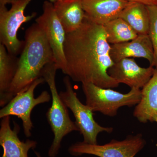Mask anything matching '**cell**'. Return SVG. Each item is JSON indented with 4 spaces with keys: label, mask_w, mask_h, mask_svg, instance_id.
Returning <instances> with one entry per match:
<instances>
[{
    "label": "cell",
    "mask_w": 157,
    "mask_h": 157,
    "mask_svg": "<svg viewBox=\"0 0 157 157\" xmlns=\"http://www.w3.org/2000/svg\"><path fill=\"white\" fill-rule=\"evenodd\" d=\"M86 17L91 21L104 25L119 17L128 4L127 0H79Z\"/></svg>",
    "instance_id": "cell-12"
},
{
    "label": "cell",
    "mask_w": 157,
    "mask_h": 157,
    "mask_svg": "<svg viewBox=\"0 0 157 157\" xmlns=\"http://www.w3.org/2000/svg\"><path fill=\"white\" fill-rule=\"evenodd\" d=\"M17 0H0V6H6L7 4H11Z\"/></svg>",
    "instance_id": "cell-21"
},
{
    "label": "cell",
    "mask_w": 157,
    "mask_h": 157,
    "mask_svg": "<svg viewBox=\"0 0 157 157\" xmlns=\"http://www.w3.org/2000/svg\"><path fill=\"white\" fill-rule=\"evenodd\" d=\"M42 9V14L36 19V23L45 33L58 70L64 73L67 67L64 52L67 33L57 16L53 3L45 1Z\"/></svg>",
    "instance_id": "cell-9"
},
{
    "label": "cell",
    "mask_w": 157,
    "mask_h": 157,
    "mask_svg": "<svg viewBox=\"0 0 157 157\" xmlns=\"http://www.w3.org/2000/svg\"><path fill=\"white\" fill-rule=\"evenodd\" d=\"M145 144L142 134H137L128 135L123 140L113 139L103 145L76 142L69 147L68 151L74 156L90 155L98 157H134Z\"/></svg>",
    "instance_id": "cell-8"
},
{
    "label": "cell",
    "mask_w": 157,
    "mask_h": 157,
    "mask_svg": "<svg viewBox=\"0 0 157 157\" xmlns=\"http://www.w3.org/2000/svg\"><path fill=\"white\" fill-rule=\"evenodd\" d=\"M155 70L150 66L142 68L134 59L125 58L114 63L108 69L109 76L118 83H124L131 88H142L151 78Z\"/></svg>",
    "instance_id": "cell-10"
},
{
    "label": "cell",
    "mask_w": 157,
    "mask_h": 157,
    "mask_svg": "<svg viewBox=\"0 0 157 157\" xmlns=\"http://www.w3.org/2000/svg\"><path fill=\"white\" fill-rule=\"evenodd\" d=\"M49 1L52 2H56V1H63V2H64V1H70V0H49Z\"/></svg>",
    "instance_id": "cell-23"
},
{
    "label": "cell",
    "mask_w": 157,
    "mask_h": 157,
    "mask_svg": "<svg viewBox=\"0 0 157 157\" xmlns=\"http://www.w3.org/2000/svg\"><path fill=\"white\" fill-rule=\"evenodd\" d=\"M133 115L142 123L155 122L157 118V68L141 90V99L136 105Z\"/></svg>",
    "instance_id": "cell-14"
},
{
    "label": "cell",
    "mask_w": 157,
    "mask_h": 157,
    "mask_svg": "<svg viewBox=\"0 0 157 157\" xmlns=\"http://www.w3.org/2000/svg\"><path fill=\"white\" fill-rule=\"evenodd\" d=\"M110 57L117 63L124 59L131 57L143 58L149 62L154 60V49L149 36L138 35L136 39L128 42L110 45Z\"/></svg>",
    "instance_id": "cell-13"
},
{
    "label": "cell",
    "mask_w": 157,
    "mask_h": 157,
    "mask_svg": "<svg viewBox=\"0 0 157 157\" xmlns=\"http://www.w3.org/2000/svg\"><path fill=\"white\" fill-rule=\"evenodd\" d=\"M34 153H35V154L36 157H42V155H41V154L39 152L34 151Z\"/></svg>",
    "instance_id": "cell-22"
},
{
    "label": "cell",
    "mask_w": 157,
    "mask_h": 157,
    "mask_svg": "<svg viewBox=\"0 0 157 157\" xmlns=\"http://www.w3.org/2000/svg\"><path fill=\"white\" fill-rule=\"evenodd\" d=\"M32 0H17L11 4L8 10L6 6H0V41L8 52L17 56L21 53L25 41L17 36V32L24 23L36 17L37 13L25 15V10Z\"/></svg>",
    "instance_id": "cell-6"
},
{
    "label": "cell",
    "mask_w": 157,
    "mask_h": 157,
    "mask_svg": "<svg viewBox=\"0 0 157 157\" xmlns=\"http://www.w3.org/2000/svg\"><path fill=\"white\" fill-rule=\"evenodd\" d=\"M58 70L55 62H52L46 65L41 73V77L47 82L51 94V106L46 113L47 120L54 135L53 141L48 151L49 157L58 155L65 136L72 132L78 131L75 122L70 118L68 107L57 89L56 76Z\"/></svg>",
    "instance_id": "cell-3"
},
{
    "label": "cell",
    "mask_w": 157,
    "mask_h": 157,
    "mask_svg": "<svg viewBox=\"0 0 157 157\" xmlns=\"http://www.w3.org/2000/svg\"><path fill=\"white\" fill-rule=\"evenodd\" d=\"M63 82L65 90L62 91L59 94L65 105L73 113L78 132L83 136V142L98 144V134L102 132L111 133L113 128L101 126L95 121L94 112L88 106L83 104L79 100L69 76L64 77Z\"/></svg>",
    "instance_id": "cell-5"
},
{
    "label": "cell",
    "mask_w": 157,
    "mask_h": 157,
    "mask_svg": "<svg viewBox=\"0 0 157 157\" xmlns=\"http://www.w3.org/2000/svg\"><path fill=\"white\" fill-rule=\"evenodd\" d=\"M82 84L86 104L93 112H100L107 116H116L121 107L137 105L141 99L140 89L133 88L129 92L122 94L111 89L99 87L90 82Z\"/></svg>",
    "instance_id": "cell-4"
},
{
    "label": "cell",
    "mask_w": 157,
    "mask_h": 157,
    "mask_svg": "<svg viewBox=\"0 0 157 157\" xmlns=\"http://www.w3.org/2000/svg\"><path fill=\"white\" fill-rule=\"evenodd\" d=\"M1 119L0 145L3 149L2 157H29V151L36 147L37 141L30 139L21 141L18 136L20 131L18 124L14 122L12 129L10 125L11 116H6Z\"/></svg>",
    "instance_id": "cell-11"
},
{
    "label": "cell",
    "mask_w": 157,
    "mask_h": 157,
    "mask_svg": "<svg viewBox=\"0 0 157 157\" xmlns=\"http://www.w3.org/2000/svg\"><path fill=\"white\" fill-rule=\"evenodd\" d=\"M52 3L57 16L67 33L79 28L86 17L79 0L56 1Z\"/></svg>",
    "instance_id": "cell-15"
},
{
    "label": "cell",
    "mask_w": 157,
    "mask_h": 157,
    "mask_svg": "<svg viewBox=\"0 0 157 157\" xmlns=\"http://www.w3.org/2000/svg\"><path fill=\"white\" fill-rule=\"evenodd\" d=\"M104 29L109 44H119L136 39L138 35L123 19L118 17L105 24Z\"/></svg>",
    "instance_id": "cell-18"
},
{
    "label": "cell",
    "mask_w": 157,
    "mask_h": 157,
    "mask_svg": "<svg viewBox=\"0 0 157 157\" xmlns=\"http://www.w3.org/2000/svg\"><path fill=\"white\" fill-rule=\"evenodd\" d=\"M155 122L157 123V118Z\"/></svg>",
    "instance_id": "cell-24"
},
{
    "label": "cell",
    "mask_w": 157,
    "mask_h": 157,
    "mask_svg": "<svg viewBox=\"0 0 157 157\" xmlns=\"http://www.w3.org/2000/svg\"><path fill=\"white\" fill-rule=\"evenodd\" d=\"M18 58L8 52L3 44H0V100L8 92L14 78Z\"/></svg>",
    "instance_id": "cell-17"
},
{
    "label": "cell",
    "mask_w": 157,
    "mask_h": 157,
    "mask_svg": "<svg viewBox=\"0 0 157 157\" xmlns=\"http://www.w3.org/2000/svg\"><path fill=\"white\" fill-rule=\"evenodd\" d=\"M149 16V36L154 49V60L150 66L157 68V6H147Z\"/></svg>",
    "instance_id": "cell-19"
},
{
    "label": "cell",
    "mask_w": 157,
    "mask_h": 157,
    "mask_svg": "<svg viewBox=\"0 0 157 157\" xmlns=\"http://www.w3.org/2000/svg\"><path fill=\"white\" fill-rule=\"evenodd\" d=\"M129 2H135L143 4L146 6H157V0H127Z\"/></svg>",
    "instance_id": "cell-20"
},
{
    "label": "cell",
    "mask_w": 157,
    "mask_h": 157,
    "mask_svg": "<svg viewBox=\"0 0 157 157\" xmlns=\"http://www.w3.org/2000/svg\"><path fill=\"white\" fill-rule=\"evenodd\" d=\"M119 17L124 20L137 35H148L149 16L147 6L145 5L129 2Z\"/></svg>",
    "instance_id": "cell-16"
},
{
    "label": "cell",
    "mask_w": 157,
    "mask_h": 157,
    "mask_svg": "<svg viewBox=\"0 0 157 157\" xmlns=\"http://www.w3.org/2000/svg\"><path fill=\"white\" fill-rule=\"evenodd\" d=\"M24 46L18 58L15 75L8 92L0 100L1 107L6 106L18 93L41 77L44 67L55 62L48 39L37 23L33 24L26 30Z\"/></svg>",
    "instance_id": "cell-2"
},
{
    "label": "cell",
    "mask_w": 157,
    "mask_h": 157,
    "mask_svg": "<svg viewBox=\"0 0 157 157\" xmlns=\"http://www.w3.org/2000/svg\"><path fill=\"white\" fill-rule=\"evenodd\" d=\"M44 82L43 77L37 78L28 88L18 93L0 110L1 119L8 116H14L21 120L24 133L28 138L32 136L33 128L31 120L32 110L37 105L48 103L51 100V95L46 90L42 91L37 98L34 97L36 88Z\"/></svg>",
    "instance_id": "cell-7"
},
{
    "label": "cell",
    "mask_w": 157,
    "mask_h": 157,
    "mask_svg": "<svg viewBox=\"0 0 157 157\" xmlns=\"http://www.w3.org/2000/svg\"><path fill=\"white\" fill-rule=\"evenodd\" d=\"M110 50L104 26L85 17L79 29L66 35L64 74L76 82H90L103 88L117 87L119 83L107 72L114 63Z\"/></svg>",
    "instance_id": "cell-1"
}]
</instances>
